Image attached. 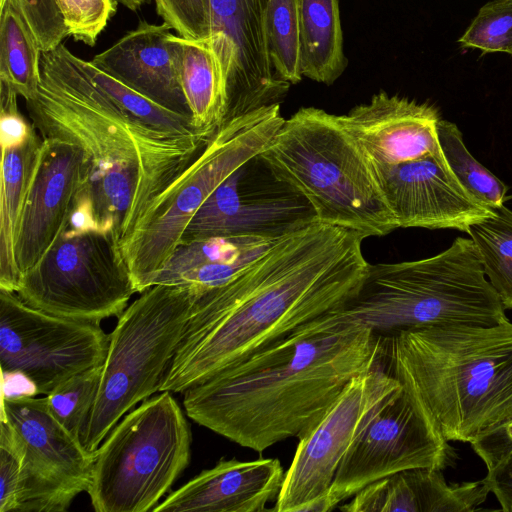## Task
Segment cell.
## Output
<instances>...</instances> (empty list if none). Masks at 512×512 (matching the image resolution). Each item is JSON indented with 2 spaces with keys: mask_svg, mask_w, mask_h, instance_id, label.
I'll return each mask as SVG.
<instances>
[{
  "mask_svg": "<svg viewBox=\"0 0 512 512\" xmlns=\"http://www.w3.org/2000/svg\"><path fill=\"white\" fill-rule=\"evenodd\" d=\"M365 237L316 218L279 238L195 301L159 392L183 393L298 326L351 301L369 263Z\"/></svg>",
  "mask_w": 512,
  "mask_h": 512,
  "instance_id": "cell-1",
  "label": "cell"
},
{
  "mask_svg": "<svg viewBox=\"0 0 512 512\" xmlns=\"http://www.w3.org/2000/svg\"><path fill=\"white\" fill-rule=\"evenodd\" d=\"M343 307L186 389L187 416L259 453L298 437L352 378L382 360L381 335Z\"/></svg>",
  "mask_w": 512,
  "mask_h": 512,
  "instance_id": "cell-2",
  "label": "cell"
},
{
  "mask_svg": "<svg viewBox=\"0 0 512 512\" xmlns=\"http://www.w3.org/2000/svg\"><path fill=\"white\" fill-rule=\"evenodd\" d=\"M82 61L64 43L42 51L38 92L26 109L43 139L83 151L93 202L115 206L136 196L121 243L209 139L170 135L135 118L92 81Z\"/></svg>",
  "mask_w": 512,
  "mask_h": 512,
  "instance_id": "cell-3",
  "label": "cell"
},
{
  "mask_svg": "<svg viewBox=\"0 0 512 512\" xmlns=\"http://www.w3.org/2000/svg\"><path fill=\"white\" fill-rule=\"evenodd\" d=\"M382 362L448 441L512 421V322L381 335Z\"/></svg>",
  "mask_w": 512,
  "mask_h": 512,
  "instance_id": "cell-4",
  "label": "cell"
},
{
  "mask_svg": "<svg viewBox=\"0 0 512 512\" xmlns=\"http://www.w3.org/2000/svg\"><path fill=\"white\" fill-rule=\"evenodd\" d=\"M258 157L277 180L308 202L318 221L365 238L398 228L371 161L338 115L300 108Z\"/></svg>",
  "mask_w": 512,
  "mask_h": 512,
  "instance_id": "cell-5",
  "label": "cell"
},
{
  "mask_svg": "<svg viewBox=\"0 0 512 512\" xmlns=\"http://www.w3.org/2000/svg\"><path fill=\"white\" fill-rule=\"evenodd\" d=\"M343 310L380 335L508 320L474 242L465 237L428 258L369 264L361 289Z\"/></svg>",
  "mask_w": 512,
  "mask_h": 512,
  "instance_id": "cell-6",
  "label": "cell"
},
{
  "mask_svg": "<svg viewBox=\"0 0 512 512\" xmlns=\"http://www.w3.org/2000/svg\"><path fill=\"white\" fill-rule=\"evenodd\" d=\"M284 121L277 103L223 123L155 198L119 245L136 292L152 286L196 211L223 181L268 147Z\"/></svg>",
  "mask_w": 512,
  "mask_h": 512,
  "instance_id": "cell-7",
  "label": "cell"
},
{
  "mask_svg": "<svg viewBox=\"0 0 512 512\" xmlns=\"http://www.w3.org/2000/svg\"><path fill=\"white\" fill-rule=\"evenodd\" d=\"M201 294L188 285H154L118 316L81 438L88 452L95 454L126 413L159 392Z\"/></svg>",
  "mask_w": 512,
  "mask_h": 512,
  "instance_id": "cell-8",
  "label": "cell"
},
{
  "mask_svg": "<svg viewBox=\"0 0 512 512\" xmlns=\"http://www.w3.org/2000/svg\"><path fill=\"white\" fill-rule=\"evenodd\" d=\"M191 432L169 391L123 416L95 454L87 493L96 512L152 511L188 466Z\"/></svg>",
  "mask_w": 512,
  "mask_h": 512,
  "instance_id": "cell-9",
  "label": "cell"
},
{
  "mask_svg": "<svg viewBox=\"0 0 512 512\" xmlns=\"http://www.w3.org/2000/svg\"><path fill=\"white\" fill-rule=\"evenodd\" d=\"M136 293L130 271L110 234L62 233L32 268L16 294L27 305L59 317L100 323L119 316Z\"/></svg>",
  "mask_w": 512,
  "mask_h": 512,
  "instance_id": "cell-10",
  "label": "cell"
},
{
  "mask_svg": "<svg viewBox=\"0 0 512 512\" xmlns=\"http://www.w3.org/2000/svg\"><path fill=\"white\" fill-rule=\"evenodd\" d=\"M401 383L382 360L350 380L328 409L306 428L277 496V512H325L340 462L374 413Z\"/></svg>",
  "mask_w": 512,
  "mask_h": 512,
  "instance_id": "cell-11",
  "label": "cell"
},
{
  "mask_svg": "<svg viewBox=\"0 0 512 512\" xmlns=\"http://www.w3.org/2000/svg\"><path fill=\"white\" fill-rule=\"evenodd\" d=\"M456 453L437 425L403 387L374 413L342 458L325 502V512L368 484L411 468L444 470Z\"/></svg>",
  "mask_w": 512,
  "mask_h": 512,
  "instance_id": "cell-12",
  "label": "cell"
},
{
  "mask_svg": "<svg viewBox=\"0 0 512 512\" xmlns=\"http://www.w3.org/2000/svg\"><path fill=\"white\" fill-rule=\"evenodd\" d=\"M109 343L100 323L49 314L0 289V367L48 395L71 377L104 363Z\"/></svg>",
  "mask_w": 512,
  "mask_h": 512,
  "instance_id": "cell-13",
  "label": "cell"
},
{
  "mask_svg": "<svg viewBox=\"0 0 512 512\" xmlns=\"http://www.w3.org/2000/svg\"><path fill=\"white\" fill-rule=\"evenodd\" d=\"M1 415L13 426L23 454L16 511H66L87 491L96 453L53 417L45 397L2 395Z\"/></svg>",
  "mask_w": 512,
  "mask_h": 512,
  "instance_id": "cell-14",
  "label": "cell"
},
{
  "mask_svg": "<svg viewBox=\"0 0 512 512\" xmlns=\"http://www.w3.org/2000/svg\"><path fill=\"white\" fill-rule=\"evenodd\" d=\"M205 4L207 39L227 86L223 123L280 103L290 84L276 75L269 56L270 0H205Z\"/></svg>",
  "mask_w": 512,
  "mask_h": 512,
  "instance_id": "cell-15",
  "label": "cell"
},
{
  "mask_svg": "<svg viewBox=\"0 0 512 512\" xmlns=\"http://www.w3.org/2000/svg\"><path fill=\"white\" fill-rule=\"evenodd\" d=\"M257 162L258 156L212 192L191 218L181 243L246 234L282 236L316 218L308 202L266 166L257 179Z\"/></svg>",
  "mask_w": 512,
  "mask_h": 512,
  "instance_id": "cell-16",
  "label": "cell"
},
{
  "mask_svg": "<svg viewBox=\"0 0 512 512\" xmlns=\"http://www.w3.org/2000/svg\"><path fill=\"white\" fill-rule=\"evenodd\" d=\"M375 177L398 228L469 227L493 214L457 180L441 154L397 165L373 164Z\"/></svg>",
  "mask_w": 512,
  "mask_h": 512,
  "instance_id": "cell-17",
  "label": "cell"
},
{
  "mask_svg": "<svg viewBox=\"0 0 512 512\" xmlns=\"http://www.w3.org/2000/svg\"><path fill=\"white\" fill-rule=\"evenodd\" d=\"M88 178L89 167L79 147L43 139L16 239L15 255L21 274L37 264L65 231Z\"/></svg>",
  "mask_w": 512,
  "mask_h": 512,
  "instance_id": "cell-18",
  "label": "cell"
},
{
  "mask_svg": "<svg viewBox=\"0 0 512 512\" xmlns=\"http://www.w3.org/2000/svg\"><path fill=\"white\" fill-rule=\"evenodd\" d=\"M373 164L397 165L441 154L437 108L381 91L338 116Z\"/></svg>",
  "mask_w": 512,
  "mask_h": 512,
  "instance_id": "cell-19",
  "label": "cell"
},
{
  "mask_svg": "<svg viewBox=\"0 0 512 512\" xmlns=\"http://www.w3.org/2000/svg\"><path fill=\"white\" fill-rule=\"evenodd\" d=\"M171 30L164 22L140 20L135 29L90 61L161 107L192 119L180 83L175 34Z\"/></svg>",
  "mask_w": 512,
  "mask_h": 512,
  "instance_id": "cell-20",
  "label": "cell"
},
{
  "mask_svg": "<svg viewBox=\"0 0 512 512\" xmlns=\"http://www.w3.org/2000/svg\"><path fill=\"white\" fill-rule=\"evenodd\" d=\"M285 473L277 458L220 459L170 493L153 512H261L277 497Z\"/></svg>",
  "mask_w": 512,
  "mask_h": 512,
  "instance_id": "cell-21",
  "label": "cell"
},
{
  "mask_svg": "<svg viewBox=\"0 0 512 512\" xmlns=\"http://www.w3.org/2000/svg\"><path fill=\"white\" fill-rule=\"evenodd\" d=\"M42 144L43 139L33 126L23 143L1 149L0 289L2 290L16 292L21 278L15 255L16 239L38 168Z\"/></svg>",
  "mask_w": 512,
  "mask_h": 512,
  "instance_id": "cell-22",
  "label": "cell"
},
{
  "mask_svg": "<svg viewBox=\"0 0 512 512\" xmlns=\"http://www.w3.org/2000/svg\"><path fill=\"white\" fill-rule=\"evenodd\" d=\"M180 83L195 127L211 137L222 125L227 86L207 38L175 35Z\"/></svg>",
  "mask_w": 512,
  "mask_h": 512,
  "instance_id": "cell-23",
  "label": "cell"
},
{
  "mask_svg": "<svg viewBox=\"0 0 512 512\" xmlns=\"http://www.w3.org/2000/svg\"><path fill=\"white\" fill-rule=\"evenodd\" d=\"M300 60L303 77L326 85L345 71L338 0H301Z\"/></svg>",
  "mask_w": 512,
  "mask_h": 512,
  "instance_id": "cell-24",
  "label": "cell"
},
{
  "mask_svg": "<svg viewBox=\"0 0 512 512\" xmlns=\"http://www.w3.org/2000/svg\"><path fill=\"white\" fill-rule=\"evenodd\" d=\"M42 49L18 0L0 2V83L32 99L40 83Z\"/></svg>",
  "mask_w": 512,
  "mask_h": 512,
  "instance_id": "cell-25",
  "label": "cell"
},
{
  "mask_svg": "<svg viewBox=\"0 0 512 512\" xmlns=\"http://www.w3.org/2000/svg\"><path fill=\"white\" fill-rule=\"evenodd\" d=\"M282 236L246 234L181 243L157 274L152 286L175 285L184 273L209 263L255 261Z\"/></svg>",
  "mask_w": 512,
  "mask_h": 512,
  "instance_id": "cell-26",
  "label": "cell"
},
{
  "mask_svg": "<svg viewBox=\"0 0 512 512\" xmlns=\"http://www.w3.org/2000/svg\"><path fill=\"white\" fill-rule=\"evenodd\" d=\"M486 278L505 310L512 309V210L506 206L469 227Z\"/></svg>",
  "mask_w": 512,
  "mask_h": 512,
  "instance_id": "cell-27",
  "label": "cell"
},
{
  "mask_svg": "<svg viewBox=\"0 0 512 512\" xmlns=\"http://www.w3.org/2000/svg\"><path fill=\"white\" fill-rule=\"evenodd\" d=\"M437 132L443 156L459 183L489 208L503 206L508 186L472 156L458 126L441 119Z\"/></svg>",
  "mask_w": 512,
  "mask_h": 512,
  "instance_id": "cell-28",
  "label": "cell"
},
{
  "mask_svg": "<svg viewBox=\"0 0 512 512\" xmlns=\"http://www.w3.org/2000/svg\"><path fill=\"white\" fill-rule=\"evenodd\" d=\"M92 81L117 105L151 127L174 136L210 137L194 126L192 119L167 110L128 87L91 61H82Z\"/></svg>",
  "mask_w": 512,
  "mask_h": 512,
  "instance_id": "cell-29",
  "label": "cell"
},
{
  "mask_svg": "<svg viewBox=\"0 0 512 512\" xmlns=\"http://www.w3.org/2000/svg\"><path fill=\"white\" fill-rule=\"evenodd\" d=\"M301 0H270L267 15L269 56L276 75L283 81L299 83Z\"/></svg>",
  "mask_w": 512,
  "mask_h": 512,
  "instance_id": "cell-30",
  "label": "cell"
},
{
  "mask_svg": "<svg viewBox=\"0 0 512 512\" xmlns=\"http://www.w3.org/2000/svg\"><path fill=\"white\" fill-rule=\"evenodd\" d=\"M102 366L71 377L45 396L53 417L80 441L97 397Z\"/></svg>",
  "mask_w": 512,
  "mask_h": 512,
  "instance_id": "cell-31",
  "label": "cell"
},
{
  "mask_svg": "<svg viewBox=\"0 0 512 512\" xmlns=\"http://www.w3.org/2000/svg\"><path fill=\"white\" fill-rule=\"evenodd\" d=\"M458 43L483 53L512 55V0H493L483 5Z\"/></svg>",
  "mask_w": 512,
  "mask_h": 512,
  "instance_id": "cell-32",
  "label": "cell"
},
{
  "mask_svg": "<svg viewBox=\"0 0 512 512\" xmlns=\"http://www.w3.org/2000/svg\"><path fill=\"white\" fill-rule=\"evenodd\" d=\"M69 36L94 46L116 12V0H54Z\"/></svg>",
  "mask_w": 512,
  "mask_h": 512,
  "instance_id": "cell-33",
  "label": "cell"
},
{
  "mask_svg": "<svg viewBox=\"0 0 512 512\" xmlns=\"http://www.w3.org/2000/svg\"><path fill=\"white\" fill-rule=\"evenodd\" d=\"M22 449L16 432L3 415L0 416V512L17 510L22 468Z\"/></svg>",
  "mask_w": 512,
  "mask_h": 512,
  "instance_id": "cell-34",
  "label": "cell"
},
{
  "mask_svg": "<svg viewBox=\"0 0 512 512\" xmlns=\"http://www.w3.org/2000/svg\"><path fill=\"white\" fill-rule=\"evenodd\" d=\"M157 14L177 35L203 39L209 35L205 0H154Z\"/></svg>",
  "mask_w": 512,
  "mask_h": 512,
  "instance_id": "cell-35",
  "label": "cell"
},
{
  "mask_svg": "<svg viewBox=\"0 0 512 512\" xmlns=\"http://www.w3.org/2000/svg\"><path fill=\"white\" fill-rule=\"evenodd\" d=\"M18 2L42 51L56 48L69 36L54 0H18Z\"/></svg>",
  "mask_w": 512,
  "mask_h": 512,
  "instance_id": "cell-36",
  "label": "cell"
},
{
  "mask_svg": "<svg viewBox=\"0 0 512 512\" xmlns=\"http://www.w3.org/2000/svg\"><path fill=\"white\" fill-rule=\"evenodd\" d=\"M474 452L491 468L502 456L512 450V421L494 428L471 443Z\"/></svg>",
  "mask_w": 512,
  "mask_h": 512,
  "instance_id": "cell-37",
  "label": "cell"
},
{
  "mask_svg": "<svg viewBox=\"0 0 512 512\" xmlns=\"http://www.w3.org/2000/svg\"><path fill=\"white\" fill-rule=\"evenodd\" d=\"M505 512H512V450L502 456L483 478Z\"/></svg>",
  "mask_w": 512,
  "mask_h": 512,
  "instance_id": "cell-38",
  "label": "cell"
},
{
  "mask_svg": "<svg viewBox=\"0 0 512 512\" xmlns=\"http://www.w3.org/2000/svg\"><path fill=\"white\" fill-rule=\"evenodd\" d=\"M2 395L4 396H35V385L23 374L18 372L2 373Z\"/></svg>",
  "mask_w": 512,
  "mask_h": 512,
  "instance_id": "cell-39",
  "label": "cell"
},
{
  "mask_svg": "<svg viewBox=\"0 0 512 512\" xmlns=\"http://www.w3.org/2000/svg\"><path fill=\"white\" fill-rule=\"evenodd\" d=\"M131 11H137L146 0H116Z\"/></svg>",
  "mask_w": 512,
  "mask_h": 512,
  "instance_id": "cell-40",
  "label": "cell"
}]
</instances>
